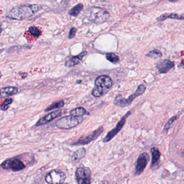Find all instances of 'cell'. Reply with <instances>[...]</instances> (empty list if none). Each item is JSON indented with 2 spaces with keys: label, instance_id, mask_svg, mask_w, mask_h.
<instances>
[{
  "label": "cell",
  "instance_id": "1",
  "mask_svg": "<svg viewBox=\"0 0 184 184\" xmlns=\"http://www.w3.org/2000/svg\"><path fill=\"white\" fill-rule=\"evenodd\" d=\"M39 11L37 4H25L14 7L11 10L7 17L14 20H22L29 18Z\"/></svg>",
  "mask_w": 184,
  "mask_h": 184
},
{
  "label": "cell",
  "instance_id": "2",
  "mask_svg": "<svg viewBox=\"0 0 184 184\" xmlns=\"http://www.w3.org/2000/svg\"><path fill=\"white\" fill-rule=\"evenodd\" d=\"M112 81L107 75H101L96 79L95 87L92 90V95L95 97H100L109 91L112 86Z\"/></svg>",
  "mask_w": 184,
  "mask_h": 184
},
{
  "label": "cell",
  "instance_id": "3",
  "mask_svg": "<svg viewBox=\"0 0 184 184\" xmlns=\"http://www.w3.org/2000/svg\"><path fill=\"white\" fill-rule=\"evenodd\" d=\"M85 17L90 22L101 24L105 22L110 16L109 13L104 9L92 7L85 11Z\"/></svg>",
  "mask_w": 184,
  "mask_h": 184
},
{
  "label": "cell",
  "instance_id": "4",
  "mask_svg": "<svg viewBox=\"0 0 184 184\" xmlns=\"http://www.w3.org/2000/svg\"><path fill=\"white\" fill-rule=\"evenodd\" d=\"M146 90V87L143 84H141L138 87L134 93L131 95L128 98H125L121 95H118L114 100V104L122 108L126 107L130 105L134 100L139 96L143 95Z\"/></svg>",
  "mask_w": 184,
  "mask_h": 184
},
{
  "label": "cell",
  "instance_id": "5",
  "mask_svg": "<svg viewBox=\"0 0 184 184\" xmlns=\"http://www.w3.org/2000/svg\"><path fill=\"white\" fill-rule=\"evenodd\" d=\"M83 116H76L70 115L65 116L57 120L56 125L61 129H70L81 124L83 122Z\"/></svg>",
  "mask_w": 184,
  "mask_h": 184
},
{
  "label": "cell",
  "instance_id": "6",
  "mask_svg": "<svg viewBox=\"0 0 184 184\" xmlns=\"http://www.w3.org/2000/svg\"><path fill=\"white\" fill-rule=\"evenodd\" d=\"M66 179V175L60 170H52L45 177V180L48 184H62Z\"/></svg>",
  "mask_w": 184,
  "mask_h": 184
},
{
  "label": "cell",
  "instance_id": "7",
  "mask_svg": "<svg viewBox=\"0 0 184 184\" xmlns=\"http://www.w3.org/2000/svg\"><path fill=\"white\" fill-rule=\"evenodd\" d=\"M1 166L4 170H11L14 172L20 171L25 168L23 161L17 158L7 159L1 165Z\"/></svg>",
  "mask_w": 184,
  "mask_h": 184
},
{
  "label": "cell",
  "instance_id": "8",
  "mask_svg": "<svg viewBox=\"0 0 184 184\" xmlns=\"http://www.w3.org/2000/svg\"><path fill=\"white\" fill-rule=\"evenodd\" d=\"M77 182L79 184L91 183V171L89 168L79 167L75 172Z\"/></svg>",
  "mask_w": 184,
  "mask_h": 184
},
{
  "label": "cell",
  "instance_id": "9",
  "mask_svg": "<svg viewBox=\"0 0 184 184\" xmlns=\"http://www.w3.org/2000/svg\"><path fill=\"white\" fill-rule=\"evenodd\" d=\"M131 112H128L125 115H124L122 118H121L120 121L116 125V127L113 128L112 130L110 131L108 134L106 135V136L104 138L103 141L104 143H108L111 140L114 138L116 135L118 134V133L120 132V130L122 129L123 126L125 125V123H126V119L128 117V116L130 115Z\"/></svg>",
  "mask_w": 184,
  "mask_h": 184
},
{
  "label": "cell",
  "instance_id": "10",
  "mask_svg": "<svg viewBox=\"0 0 184 184\" xmlns=\"http://www.w3.org/2000/svg\"><path fill=\"white\" fill-rule=\"evenodd\" d=\"M103 127L101 126L99 128H97V130L93 131V132L90 133L89 135L81 137L76 143L73 144V145H88V144H89V143H91L97 138L103 132Z\"/></svg>",
  "mask_w": 184,
  "mask_h": 184
},
{
  "label": "cell",
  "instance_id": "11",
  "mask_svg": "<svg viewBox=\"0 0 184 184\" xmlns=\"http://www.w3.org/2000/svg\"><path fill=\"white\" fill-rule=\"evenodd\" d=\"M66 112H67V109H65L52 112L50 114H47L46 116H44L43 117L41 118L37 122V123L36 124V126H41L44 124H47V123L51 122L52 120H54L55 118H58L63 114H64Z\"/></svg>",
  "mask_w": 184,
  "mask_h": 184
},
{
  "label": "cell",
  "instance_id": "12",
  "mask_svg": "<svg viewBox=\"0 0 184 184\" xmlns=\"http://www.w3.org/2000/svg\"><path fill=\"white\" fill-rule=\"evenodd\" d=\"M150 160V156L147 153H141L137 160L135 168V175L139 176L142 173Z\"/></svg>",
  "mask_w": 184,
  "mask_h": 184
},
{
  "label": "cell",
  "instance_id": "13",
  "mask_svg": "<svg viewBox=\"0 0 184 184\" xmlns=\"http://www.w3.org/2000/svg\"><path fill=\"white\" fill-rule=\"evenodd\" d=\"M174 64L169 60H164L157 62L155 67L160 74H166L173 68Z\"/></svg>",
  "mask_w": 184,
  "mask_h": 184
},
{
  "label": "cell",
  "instance_id": "14",
  "mask_svg": "<svg viewBox=\"0 0 184 184\" xmlns=\"http://www.w3.org/2000/svg\"><path fill=\"white\" fill-rule=\"evenodd\" d=\"M151 152L152 155L151 167L153 170H155L158 166L161 153L160 152L159 150L155 147H152L151 149Z\"/></svg>",
  "mask_w": 184,
  "mask_h": 184
},
{
  "label": "cell",
  "instance_id": "15",
  "mask_svg": "<svg viewBox=\"0 0 184 184\" xmlns=\"http://www.w3.org/2000/svg\"><path fill=\"white\" fill-rule=\"evenodd\" d=\"M87 54V52H84L81 54H79V55H77V56H74L65 62V65L67 67L70 68V67H73L76 65H78L82 62L83 57L86 56Z\"/></svg>",
  "mask_w": 184,
  "mask_h": 184
},
{
  "label": "cell",
  "instance_id": "16",
  "mask_svg": "<svg viewBox=\"0 0 184 184\" xmlns=\"http://www.w3.org/2000/svg\"><path fill=\"white\" fill-rule=\"evenodd\" d=\"M18 88L15 87H7L0 89V97L2 98L8 97L14 95L18 92Z\"/></svg>",
  "mask_w": 184,
  "mask_h": 184
},
{
  "label": "cell",
  "instance_id": "17",
  "mask_svg": "<svg viewBox=\"0 0 184 184\" xmlns=\"http://www.w3.org/2000/svg\"><path fill=\"white\" fill-rule=\"evenodd\" d=\"M167 19H176V20H184V15H178L174 13H165L164 14L161 15L160 16L158 17L157 20L159 22L163 21Z\"/></svg>",
  "mask_w": 184,
  "mask_h": 184
},
{
  "label": "cell",
  "instance_id": "18",
  "mask_svg": "<svg viewBox=\"0 0 184 184\" xmlns=\"http://www.w3.org/2000/svg\"><path fill=\"white\" fill-rule=\"evenodd\" d=\"M70 114L76 116H83L87 114H89V112L87 111L83 107H78L74 108L71 111Z\"/></svg>",
  "mask_w": 184,
  "mask_h": 184
},
{
  "label": "cell",
  "instance_id": "19",
  "mask_svg": "<svg viewBox=\"0 0 184 184\" xmlns=\"http://www.w3.org/2000/svg\"><path fill=\"white\" fill-rule=\"evenodd\" d=\"M85 154H86V150L84 148H82L74 152L73 154L72 158L74 160L78 161L83 159V158L85 157Z\"/></svg>",
  "mask_w": 184,
  "mask_h": 184
},
{
  "label": "cell",
  "instance_id": "20",
  "mask_svg": "<svg viewBox=\"0 0 184 184\" xmlns=\"http://www.w3.org/2000/svg\"><path fill=\"white\" fill-rule=\"evenodd\" d=\"M64 105V101L63 100H60L57 101H54L49 106L48 108L45 110V111H49L52 110H55L56 109L62 108Z\"/></svg>",
  "mask_w": 184,
  "mask_h": 184
},
{
  "label": "cell",
  "instance_id": "21",
  "mask_svg": "<svg viewBox=\"0 0 184 184\" xmlns=\"http://www.w3.org/2000/svg\"><path fill=\"white\" fill-rule=\"evenodd\" d=\"M83 9V5L82 3H79L71 9L69 11V14L72 16L76 17L79 14V12L82 11Z\"/></svg>",
  "mask_w": 184,
  "mask_h": 184
},
{
  "label": "cell",
  "instance_id": "22",
  "mask_svg": "<svg viewBox=\"0 0 184 184\" xmlns=\"http://www.w3.org/2000/svg\"><path fill=\"white\" fill-rule=\"evenodd\" d=\"M146 56L153 59H158L161 58L163 56V54L159 50L155 49L149 52L146 55Z\"/></svg>",
  "mask_w": 184,
  "mask_h": 184
},
{
  "label": "cell",
  "instance_id": "23",
  "mask_svg": "<svg viewBox=\"0 0 184 184\" xmlns=\"http://www.w3.org/2000/svg\"><path fill=\"white\" fill-rule=\"evenodd\" d=\"M106 58L109 61L112 63L116 64L119 62V58L117 55L114 53H109L106 55Z\"/></svg>",
  "mask_w": 184,
  "mask_h": 184
},
{
  "label": "cell",
  "instance_id": "24",
  "mask_svg": "<svg viewBox=\"0 0 184 184\" xmlns=\"http://www.w3.org/2000/svg\"><path fill=\"white\" fill-rule=\"evenodd\" d=\"M179 117V116L178 115V116H173V117H172V118H170L168 122L166 123L165 125L164 126V130L166 131L168 130L171 128V127L173 125L174 123L178 119Z\"/></svg>",
  "mask_w": 184,
  "mask_h": 184
},
{
  "label": "cell",
  "instance_id": "25",
  "mask_svg": "<svg viewBox=\"0 0 184 184\" xmlns=\"http://www.w3.org/2000/svg\"><path fill=\"white\" fill-rule=\"evenodd\" d=\"M29 31L31 35H33L36 36V37H39V36L41 35V32L37 27H30L29 29Z\"/></svg>",
  "mask_w": 184,
  "mask_h": 184
},
{
  "label": "cell",
  "instance_id": "26",
  "mask_svg": "<svg viewBox=\"0 0 184 184\" xmlns=\"http://www.w3.org/2000/svg\"><path fill=\"white\" fill-rule=\"evenodd\" d=\"M77 29L74 28H72L70 30L68 38L69 39H71L75 36L76 33Z\"/></svg>",
  "mask_w": 184,
  "mask_h": 184
},
{
  "label": "cell",
  "instance_id": "27",
  "mask_svg": "<svg viewBox=\"0 0 184 184\" xmlns=\"http://www.w3.org/2000/svg\"><path fill=\"white\" fill-rule=\"evenodd\" d=\"M12 99H11V98H8L5 99V101H4L3 103L5 104H7V105H9V104L12 103Z\"/></svg>",
  "mask_w": 184,
  "mask_h": 184
},
{
  "label": "cell",
  "instance_id": "28",
  "mask_svg": "<svg viewBox=\"0 0 184 184\" xmlns=\"http://www.w3.org/2000/svg\"><path fill=\"white\" fill-rule=\"evenodd\" d=\"M9 108L8 105H7L3 103L2 105H1V109L3 110V111H6L7 110H8Z\"/></svg>",
  "mask_w": 184,
  "mask_h": 184
},
{
  "label": "cell",
  "instance_id": "29",
  "mask_svg": "<svg viewBox=\"0 0 184 184\" xmlns=\"http://www.w3.org/2000/svg\"><path fill=\"white\" fill-rule=\"evenodd\" d=\"M170 1H171V2H176V1H178L179 0H169Z\"/></svg>",
  "mask_w": 184,
  "mask_h": 184
},
{
  "label": "cell",
  "instance_id": "30",
  "mask_svg": "<svg viewBox=\"0 0 184 184\" xmlns=\"http://www.w3.org/2000/svg\"><path fill=\"white\" fill-rule=\"evenodd\" d=\"M1 32H2V27H1V25H0V34Z\"/></svg>",
  "mask_w": 184,
  "mask_h": 184
},
{
  "label": "cell",
  "instance_id": "31",
  "mask_svg": "<svg viewBox=\"0 0 184 184\" xmlns=\"http://www.w3.org/2000/svg\"><path fill=\"white\" fill-rule=\"evenodd\" d=\"M1 77H2V73L0 72V79H1Z\"/></svg>",
  "mask_w": 184,
  "mask_h": 184
}]
</instances>
